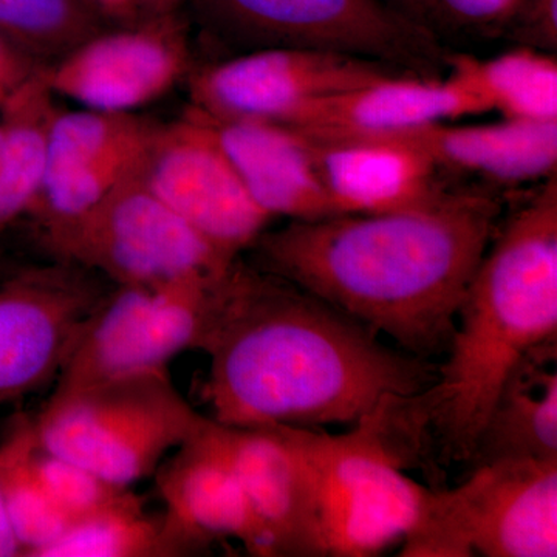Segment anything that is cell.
Wrapping results in <instances>:
<instances>
[{
  "instance_id": "obj_1",
  "label": "cell",
  "mask_w": 557,
  "mask_h": 557,
  "mask_svg": "<svg viewBox=\"0 0 557 557\" xmlns=\"http://www.w3.org/2000/svg\"><path fill=\"white\" fill-rule=\"evenodd\" d=\"M200 351L211 418L233 428L355 426L437 375L428 359L240 258L220 281Z\"/></svg>"
},
{
  "instance_id": "obj_2",
  "label": "cell",
  "mask_w": 557,
  "mask_h": 557,
  "mask_svg": "<svg viewBox=\"0 0 557 557\" xmlns=\"http://www.w3.org/2000/svg\"><path fill=\"white\" fill-rule=\"evenodd\" d=\"M502 205L474 189L379 214H341L263 231L252 265L388 336L413 357L443 354Z\"/></svg>"
},
{
  "instance_id": "obj_3",
  "label": "cell",
  "mask_w": 557,
  "mask_h": 557,
  "mask_svg": "<svg viewBox=\"0 0 557 557\" xmlns=\"http://www.w3.org/2000/svg\"><path fill=\"white\" fill-rule=\"evenodd\" d=\"M557 339V174L498 225L458 310L434 383L392 410L398 435L471 463L505 381Z\"/></svg>"
},
{
  "instance_id": "obj_4",
  "label": "cell",
  "mask_w": 557,
  "mask_h": 557,
  "mask_svg": "<svg viewBox=\"0 0 557 557\" xmlns=\"http://www.w3.org/2000/svg\"><path fill=\"white\" fill-rule=\"evenodd\" d=\"M388 406L344 434L277 426L306 472L325 556L380 555L403 544L423 518L431 490L403 472L384 429Z\"/></svg>"
},
{
  "instance_id": "obj_5",
  "label": "cell",
  "mask_w": 557,
  "mask_h": 557,
  "mask_svg": "<svg viewBox=\"0 0 557 557\" xmlns=\"http://www.w3.org/2000/svg\"><path fill=\"white\" fill-rule=\"evenodd\" d=\"M209 418L183 398L168 370L51 394L32 418L38 448L131 487L197 437Z\"/></svg>"
},
{
  "instance_id": "obj_6",
  "label": "cell",
  "mask_w": 557,
  "mask_h": 557,
  "mask_svg": "<svg viewBox=\"0 0 557 557\" xmlns=\"http://www.w3.org/2000/svg\"><path fill=\"white\" fill-rule=\"evenodd\" d=\"M211 42L234 53L310 49L354 54L431 75L442 58L428 25L386 0H186Z\"/></svg>"
},
{
  "instance_id": "obj_7",
  "label": "cell",
  "mask_w": 557,
  "mask_h": 557,
  "mask_svg": "<svg viewBox=\"0 0 557 557\" xmlns=\"http://www.w3.org/2000/svg\"><path fill=\"white\" fill-rule=\"evenodd\" d=\"M405 557H556L557 460L475 465L453 490L431 491Z\"/></svg>"
},
{
  "instance_id": "obj_8",
  "label": "cell",
  "mask_w": 557,
  "mask_h": 557,
  "mask_svg": "<svg viewBox=\"0 0 557 557\" xmlns=\"http://www.w3.org/2000/svg\"><path fill=\"white\" fill-rule=\"evenodd\" d=\"M38 239L53 260L95 271L113 285L160 287L189 276H218L237 260L190 228L138 172L89 214Z\"/></svg>"
},
{
  "instance_id": "obj_9",
  "label": "cell",
  "mask_w": 557,
  "mask_h": 557,
  "mask_svg": "<svg viewBox=\"0 0 557 557\" xmlns=\"http://www.w3.org/2000/svg\"><path fill=\"white\" fill-rule=\"evenodd\" d=\"M225 273L160 287L113 285L70 351L51 394L168 370L183 351H200Z\"/></svg>"
},
{
  "instance_id": "obj_10",
  "label": "cell",
  "mask_w": 557,
  "mask_h": 557,
  "mask_svg": "<svg viewBox=\"0 0 557 557\" xmlns=\"http://www.w3.org/2000/svg\"><path fill=\"white\" fill-rule=\"evenodd\" d=\"M398 73L413 72L336 51L260 49L194 65L186 83L203 115L296 126L314 106Z\"/></svg>"
},
{
  "instance_id": "obj_11",
  "label": "cell",
  "mask_w": 557,
  "mask_h": 557,
  "mask_svg": "<svg viewBox=\"0 0 557 557\" xmlns=\"http://www.w3.org/2000/svg\"><path fill=\"white\" fill-rule=\"evenodd\" d=\"M110 288L95 271L58 260L0 278V406L57 381Z\"/></svg>"
},
{
  "instance_id": "obj_12",
  "label": "cell",
  "mask_w": 557,
  "mask_h": 557,
  "mask_svg": "<svg viewBox=\"0 0 557 557\" xmlns=\"http://www.w3.org/2000/svg\"><path fill=\"white\" fill-rule=\"evenodd\" d=\"M194 69L180 11L109 25L39 72L54 97L81 108L135 113L170 94Z\"/></svg>"
},
{
  "instance_id": "obj_13",
  "label": "cell",
  "mask_w": 557,
  "mask_h": 557,
  "mask_svg": "<svg viewBox=\"0 0 557 557\" xmlns=\"http://www.w3.org/2000/svg\"><path fill=\"white\" fill-rule=\"evenodd\" d=\"M138 177L225 258L248 251L271 218L258 207L208 124L188 110L159 124Z\"/></svg>"
},
{
  "instance_id": "obj_14",
  "label": "cell",
  "mask_w": 557,
  "mask_h": 557,
  "mask_svg": "<svg viewBox=\"0 0 557 557\" xmlns=\"http://www.w3.org/2000/svg\"><path fill=\"white\" fill-rule=\"evenodd\" d=\"M153 478L166 505L164 520L188 556L220 539H237L249 555L273 557L212 418L197 437L164 458Z\"/></svg>"
},
{
  "instance_id": "obj_15",
  "label": "cell",
  "mask_w": 557,
  "mask_h": 557,
  "mask_svg": "<svg viewBox=\"0 0 557 557\" xmlns=\"http://www.w3.org/2000/svg\"><path fill=\"white\" fill-rule=\"evenodd\" d=\"M485 112L453 73H398L321 102L289 127L317 138L388 137Z\"/></svg>"
},
{
  "instance_id": "obj_16",
  "label": "cell",
  "mask_w": 557,
  "mask_h": 557,
  "mask_svg": "<svg viewBox=\"0 0 557 557\" xmlns=\"http://www.w3.org/2000/svg\"><path fill=\"white\" fill-rule=\"evenodd\" d=\"M190 110L208 124L249 196L269 218L313 222L341 215L319 178L304 132L265 121L212 119Z\"/></svg>"
},
{
  "instance_id": "obj_17",
  "label": "cell",
  "mask_w": 557,
  "mask_h": 557,
  "mask_svg": "<svg viewBox=\"0 0 557 557\" xmlns=\"http://www.w3.org/2000/svg\"><path fill=\"white\" fill-rule=\"evenodd\" d=\"M218 423V421H215ZM249 509L271 555L322 557L306 472L298 454L277 426L233 428L218 423Z\"/></svg>"
},
{
  "instance_id": "obj_18",
  "label": "cell",
  "mask_w": 557,
  "mask_h": 557,
  "mask_svg": "<svg viewBox=\"0 0 557 557\" xmlns=\"http://www.w3.org/2000/svg\"><path fill=\"white\" fill-rule=\"evenodd\" d=\"M307 137L319 178L339 214L397 211L443 189L434 161L406 139Z\"/></svg>"
},
{
  "instance_id": "obj_19",
  "label": "cell",
  "mask_w": 557,
  "mask_h": 557,
  "mask_svg": "<svg viewBox=\"0 0 557 557\" xmlns=\"http://www.w3.org/2000/svg\"><path fill=\"white\" fill-rule=\"evenodd\" d=\"M412 143L437 170L465 172L500 186L544 182L557 170V121L438 123L388 135Z\"/></svg>"
},
{
  "instance_id": "obj_20",
  "label": "cell",
  "mask_w": 557,
  "mask_h": 557,
  "mask_svg": "<svg viewBox=\"0 0 557 557\" xmlns=\"http://www.w3.org/2000/svg\"><path fill=\"white\" fill-rule=\"evenodd\" d=\"M557 339L531 350L505 381L471 465L502 458L557 460Z\"/></svg>"
},
{
  "instance_id": "obj_21",
  "label": "cell",
  "mask_w": 557,
  "mask_h": 557,
  "mask_svg": "<svg viewBox=\"0 0 557 557\" xmlns=\"http://www.w3.org/2000/svg\"><path fill=\"white\" fill-rule=\"evenodd\" d=\"M39 67L0 106V237L30 211L46 175L47 138L58 109Z\"/></svg>"
},
{
  "instance_id": "obj_22",
  "label": "cell",
  "mask_w": 557,
  "mask_h": 557,
  "mask_svg": "<svg viewBox=\"0 0 557 557\" xmlns=\"http://www.w3.org/2000/svg\"><path fill=\"white\" fill-rule=\"evenodd\" d=\"M450 72L468 87L487 112L504 119L557 121V57L533 47L516 46L490 60L458 54Z\"/></svg>"
},
{
  "instance_id": "obj_23",
  "label": "cell",
  "mask_w": 557,
  "mask_h": 557,
  "mask_svg": "<svg viewBox=\"0 0 557 557\" xmlns=\"http://www.w3.org/2000/svg\"><path fill=\"white\" fill-rule=\"evenodd\" d=\"M188 556L164 516H150L137 494L127 491L109 507L75 520L38 557Z\"/></svg>"
},
{
  "instance_id": "obj_24",
  "label": "cell",
  "mask_w": 557,
  "mask_h": 557,
  "mask_svg": "<svg viewBox=\"0 0 557 557\" xmlns=\"http://www.w3.org/2000/svg\"><path fill=\"white\" fill-rule=\"evenodd\" d=\"M35 448L32 417H17L0 443V494L22 556L27 557H38L70 525L36 474Z\"/></svg>"
},
{
  "instance_id": "obj_25",
  "label": "cell",
  "mask_w": 557,
  "mask_h": 557,
  "mask_svg": "<svg viewBox=\"0 0 557 557\" xmlns=\"http://www.w3.org/2000/svg\"><path fill=\"white\" fill-rule=\"evenodd\" d=\"M106 27L87 0H0V36L38 67Z\"/></svg>"
},
{
  "instance_id": "obj_26",
  "label": "cell",
  "mask_w": 557,
  "mask_h": 557,
  "mask_svg": "<svg viewBox=\"0 0 557 557\" xmlns=\"http://www.w3.org/2000/svg\"><path fill=\"white\" fill-rule=\"evenodd\" d=\"M159 124L137 112L58 110L47 138L46 171L143 152Z\"/></svg>"
},
{
  "instance_id": "obj_27",
  "label": "cell",
  "mask_w": 557,
  "mask_h": 557,
  "mask_svg": "<svg viewBox=\"0 0 557 557\" xmlns=\"http://www.w3.org/2000/svg\"><path fill=\"white\" fill-rule=\"evenodd\" d=\"M33 467L51 500L70 523L109 507L131 490L113 485L90 469L38 446L33 450Z\"/></svg>"
},
{
  "instance_id": "obj_28",
  "label": "cell",
  "mask_w": 557,
  "mask_h": 557,
  "mask_svg": "<svg viewBox=\"0 0 557 557\" xmlns=\"http://www.w3.org/2000/svg\"><path fill=\"white\" fill-rule=\"evenodd\" d=\"M505 27L518 46L557 53V0H520Z\"/></svg>"
},
{
  "instance_id": "obj_29",
  "label": "cell",
  "mask_w": 557,
  "mask_h": 557,
  "mask_svg": "<svg viewBox=\"0 0 557 557\" xmlns=\"http://www.w3.org/2000/svg\"><path fill=\"white\" fill-rule=\"evenodd\" d=\"M520 0H431L432 14L472 27H505Z\"/></svg>"
},
{
  "instance_id": "obj_30",
  "label": "cell",
  "mask_w": 557,
  "mask_h": 557,
  "mask_svg": "<svg viewBox=\"0 0 557 557\" xmlns=\"http://www.w3.org/2000/svg\"><path fill=\"white\" fill-rule=\"evenodd\" d=\"M36 69L35 62L0 36V106Z\"/></svg>"
},
{
  "instance_id": "obj_31",
  "label": "cell",
  "mask_w": 557,
  "mask_h": 557,
  "mask_svg": "<svg viewBox=\"0 0 557 557\" xmlns=\"http://www.w3.org/2000/svg\"><path fill=\"white\" fill-rule=\"evenodd\" d=\"M109 25H126L146 16L145 0H87Z\"/></svg>"
},
{
  "instance_id": "obj_32",
  "label": "cell",
  "mask_w": 557,
  "mask_h": 557,
  "mask_svg": "<svg viewBox=\"0 0 557 557\" xmlns=\"http://www.w3.org/2000/svg\"><path fill=\"white\" fill-rule=\"evenodd\" d=\"M20 556H22L20 542H17L16 536H14L9 515H7L5 505H3L2 494H0V557Z\"/></svg>"
},
{
  "instance_id": "obj_33",
  "label": "cell",
  "mask_w": 557,
  "mask_h": 557,
  "mask_svg": "<svg viewBox=\"0 0 557 557\" xmlns=\"http://www.w3.org/2000/svg\"><path fill=\"white\" fill-rule=\"evenodd\" d=\"M386 2L410 20L428 25V20L431 17V0H386Z\"/></svg>"
},
{
  "instance_id": "obj_34",
  "label": "cell",
  "mask_w": 557,
  "mask_h": 557,
  "mask_svg": "<svg viewBox=\"0 0 557 557\" xmlns=\"http://www.w3.org/2000/svg\"><path fill=\"white\" fill-rule=\"evenodd\" d=\"M186 5V0H145L146 16L150 14L175 13Z\"/></svg>"
},
{
  "instance_id": "obj_35",
  "label": "cell",
  "mask_w": 557,
  "mask_h": 557,
  "mask_svg": "<svg viewBox=\"0 0 557 557\" xmlns=\"http://www.w3.org/2000/svg\"><path fill=\"white\" fill-rule=\"evenodd\" d=\"M2 277H3L2 274H0V278H2Z\"/></svg>"
}]
</instances>
